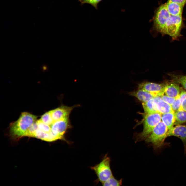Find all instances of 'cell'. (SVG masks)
<instances>
[{
    "label": "cell",
    "instance_id": "cell-1",
    "mask_svg": "<svg viewBox=\"0 0 186 186\" xmlns=\"http://www.w3.org/2000/svg\"><path fill=\"white\" fill-rule=\"evenodd\" d=\"M37 117L27 112H22L19 119L12 123L10 132L13 137L18 139L24 137L29 127L36 121Z\"/></svg>",
    "mask_w": 186,
    "mask_h": 186
},
{
    "label": "cell",
    "instance_id": "cell-2",
    "mask_svg": "<svg viewBox=\"0 0 186 186\" xmlns=\"http://www.w3.org/2000/svg\"><path fill=\"white\" fill-rule=\"evenodd\" d=\"M168 131L167 127L161 121L155 127L144 141L151 144L155 149H159L164 145L165 141L168 137Z\"/></svg>",
    "mask_w": 186,
    "mask_h": 186
},
{
    "label": "cell",
    "instance_id": "cell-3",
    "mask_svg": "<svg viewBox=\"0 0 186 186\" xmlns=\"http://www.w3.org/2000/svg\"><path fill=\"white\" fill-rule=\"evenodd\" d=\"M162 114L159 112L145 114L142 131L137 135L136 142L145 140L155 127L161 120Z\"/></svg>",
    "mask_w": 186,
    "mask_h": 186
},
{
    "label": "cell",
    "instance_id": "cell-4",
    "mask_svg": "<svg viewBox=\"0 0 186 186\" xmlns=\"http://www.w3.org/2000/svg\"><path fill=\"white\" fill-rule=\"evenodd\" d=\"M182 15L171 16L167 23L162 35L167 34L174 39L180 37V32L184 26Z\"/></svg>",
    "mask_w": 186,
    "mask_h": 186
},
{
    "label": "cell",
    "instance_id": "cell-5",
    "mask_svg": "<svg viewBox=\"0 0 186 186\" xmlns=\"http://www.w3.org/2000/svg\"><path fill=\"white\" fill-rule=\"evenodd\" d=\"M170 16L165 3L161 4L155 12L153 20L154 29L162 34Z\"/></svg>",
    "mask_w": 186,
    "mask_h": 186
},
{
    "label": "cell",
    "instance_id": "cell-6",
    "mask_svg": "<svg viewBox=\"0 0 186 186\" xmlns=\"http://www.w3.org/2000/svg\"><path fill=\"white\" fill-rule=\"evenodd\" d=\"M110 158L105 156L102 160L91 168L96 173L98 180L103 183L113 176L110 167Z\"/></svg>",
    "mask_w": 186,
    "mask_h": 186
},
{
    "label": "cell",
    "instance_id": "cell-7",
    "mask_svg": "<svg viewBox=\"0 0 186 186\" xmlns=\"http://www.w3.org/2000/svg\"><path fill=\"white\" fill-rule=\"evenodd\" d=\"M50 126L52 132L61 140L66 141L64 135L71 127L68 117L54 121Z\"/></svg>",
    "mask_w": 186,
    "mask_h": 186
},
{
    "label": "cell",
    "instance_id": "cell-8",
    "mask_svg": "<svg viewBox=\"0 0 186 186\" xmlns=\"http://www.w3.org/2000/svg\"><path fill=\"white\" fill-rule=\"evenodd\" d=\"M165 84L145 82L139 84L138 89H143L152 94L155 97L164 94Z\"/></svg>",
    "mask_w": 186,
    "mask_h": 186
},
{
    "label": "cell",
    "instance_id": "cell-9",
    "mask_svg": "<svg viewBox=\"0 0 186 186\" xmlns=\"http://www.w3.org/2000/svg\"><path fill=\"white\" fill-rule=\"evenodd\" d=\"M171 136L177 137L181 140L186 153V125H177L168 130V137Z\"/></svg>",
    "mask_w": 186,
    "mask_h": 186
},
{
    "label": "cell",
    "instance_id": "cell-10",
    "mask_svg": "<svg viewBox=\"0 0 186 186\" xmlns=\"http://www.w3.org/2000/svg\"><path fill=\"white\" fill-rule=\"evenodd\" d=\"M74 107V106L69 107L62 106L49 112L54 122L68 117L71 111Z\"/></svg>",
    "mask_w": 186,
    "mask_h": 186
},
{
    "label": "cell",
    "instance_id": "cell-11",
    "mask_svg": "<svg viewBox=\"0 0 186 186\" xmlns=\"http://www.w3.org/2000/svg\"><path fill=\"white\" fill-rule=\"evenodd\" d=\"M154 99L156 109L158 112L161 114L174 112L171 105L164 101L160 96H156Z\"/></svg>",
    "mask_w": 186,
    "mask_h": 186
},
{
    "label": "cell",
    "instance_id": "cell-12",
    "mask_svg": "<svg viewBox=\"0 0 186 186\" xmlns=\"http://www.w3.org/2000/svg\"><path fill=\"white\" fill-rule=\"evenodd\" d=\"M180 88L179 85L175 83L165 84L164 93L168 96L175 98H179Z\"/></svg>",
    "mask_w": 186,
    "mask_h": 186
},
{
    "label": "cell",
    "instance_id": "cell-13",
    "mask_svg": "<svg viewBox=\"0 0 186 186\" xmlns=\"http://www.w3.org/2000/svg\"><path fill=\"white\" fill-rule=\"evenodd\" d=\"M165 3L171 15L173 16L182 15L184 6L175 2L168 1Z\"/></svg>",
    "mask_w": 186,
    "mask_h": 186
},
{
    "label": "cell",
    "instance_id": "cell-14",
    "mask_svg": "<svg viewBox=\"0 0 186 186\" xmlns=\"http://www.w3.org/2000/svg\"><path fill=\"white\" fill-rule=\"evenodd\" d=\"M130 92V95L136 98L143 102H146L154 98L155 97L150 93L142 89Z\"/></svg>",
    "mask_w": 186,
    "mask_h": 186
},
{
    "label": "cell",
    "instance_id": "cell-15",
    "mask_svg": "<svg viewBox=\"0 0 186 186\" xmlns=\"http://www.w3.org/2000/svg\"><path fill=\"white\" fill-rule=\"evenodd\" d=\"M174 112H170L162 114V122L168 127V130L173 127L175 120Z\"/></svg>",
    "mask_w": 186,
    "mask_h": 186
},
{
    "label": "cell",
    "instance_id": "cell-16",
    "mask_svg": "<svg viewBox=\"0 0 186 186\" xmlns=\"http://www.w3.org/2000/svg\"><path fill=\"white\" fill-rule=\"evenodd\" d=\"M142 105L145 114L158 112L156 109L154 98L146 102H143Z\"/></svg>",
    "mask_w": 186,
    "mask_h": 186
},
{
    "label": "cell",
    "instance_id": "cell-17",
    "mask_svg": "<svg viewBox=\"0 0 186 186\" xmlns=\"http://www.w3.org/2000/svg\"><path fill=\"white\" fill-rule=\"evenodd\" d=\"M175 121L174 125H180L186 122V111L177 110L174 112Z\"/></svg>",
    "mask_w": 186,
    "mask_h": 186
},
{
    "label": "cell",
    "instance_id": "cell-18",
    "mask_svg": "<svg viewBox=\"0 0 186 186\" xmlns=\"http://www.w3.org/2000/svg\"><path fill=\"white\" fill-rule=\"evenodd\" d=\"M122 179L117 180L113 175L102 184L104 186H120L122 185Z\"/></svg>",
    "mask_w": 186,
    "mask_h": 186
},
{
    "label": "cell",
    "instance_id": "cell-19",
    "mask_svg": "<svg viewBox=\"0 0 186 186\" xmlns=\"http://www.w3.org/2000/svg\"><path fill=\"white\" fill-rule=\"evenodd\" d=\"M169 75L174 82L181 84L186 89V75H176L172 74H169Z\"/></svg>",
    "mask_w": 186,
    "mask_h": 186
},
{
    "label": "cell",
    "instance_id": "cell-20",
    "mask_svg": "<svg viewBox=\"0 0 186 186\" xmlns=\"http://www.w3.org/2000/svg\"><path fill=\"white\" fill-rule=\"evenodd\" d=\"M49 133L44 132L38 129L34 133L33 137L48 141L49 136Z\"/></svg>",
    "mask_w": 186,
    "mask_h": 186
},
{
    "label": "cell",
    "instance_id": "cell-21",
    "mask_svg": "<svg viewBox=\"0 0 186 186\" xmlns=\"http://www.w3.org/2000/svg\"><path fill=\"white\" fill-rule=\"evenodd\" d=\"M40 119L45 123L50 126L53 122L49 111L42 115Z\"/></svg>",
    "mask_w": 186,
    "mask_h": 186
},
{
    "label": "cell",
    "instance_id": "cell-22",
    "mask_svg": "<svg viewBox=\"0 0 186 186\" xmlns=\"http://www.w3.org/2000/svg\"><path fill=\"white\" fill-rule=\"evenodd\" d=\"M36 122L40 130L47 133L51 131L50 126L45 123L40 119L36 121Z\"/></svg>",
    "mask_w": 186,
    "mask_h": 186
},
{
    "label": "cell",
    "instance_id": "cell-23",
    "mask_svg": "<svg viewBox=\"0 0 186 186\" xmlns=\"http://www.w3.org/2000/svg\"><path fill=\"white\" fill-rule=\"evenodd\" d=\"M38 129V128L36 121L28 128L25 134L24 137H33L34 133Z\"/></svg>",
    "mask_w": 186,
    "mask_h": 186
},
{
    "label": "cell",
    "instance_id": "cell-24",
    "mask_svg": "<svg viewBox=\"0 0 186 186\" xmlns=\"http://www.w3.org/2000/svg\"><path fill=\"white\" fill-rule=\"evenodd\" d=\"M102 0H78L82 5L87 3L90 4L96 9H97L98 4Z\"/></svg>",
    "mask_w": 186,
    "mask_h": 186
},
{
    "label": "cell",
    "instance_id": "cell-25",
    "mask_svg": "<svg viewBox=\"0 0 186 186\" xmlns=\"http://www.w3.org/2000/svg\"><path fill=\"white\" fill-rule=\"evenodd\" d=\"M182 102L179 98H176L171 105L174 112L179 110L181 107Z\"/></svg>",
    "mask_w": 186,
    "mask_h": 186
},
{
    "label": "cell",
    "instance_id": "cell-26",
    "mask_svg": "<svg viewBox=\"0 0 186 186\" xmlns=\"http://www.w3.org/2000/svg\"><path fill=\"white\" fill-rule=\"evenodd\" d=\"M160 96L164 101L171 105L176 99L175 98L169 97L166 94L164 95V93Z\"/></svg>",
    "mask_w": 186,
    "mask_h": 186
},
{
    "label": "cell",
    "instance_id": "cell-27",
    "mask_svg": "<svg viewBox=\"0 0 186 186\" xmlns=\"http://www.w3.org/2000/svg\"><path fill=\"white\" fill-rule=\"evenodd\" d=\"M179 110H183L186 111V98L182 101L181 107Z\"/></svg>",
    "mask_w": 186,
    "mask_h": 186
},
{
    "label": "cell",
    "instance_id": "cell-28",
    "mask_svg": "<svg viewBox=\"0 0 186 186\" xmlns=\"http://www.w3.org/2000/svg\"><path fill=\"white\" fill-rule=\"evenodd\" d=\"M167 1L175 2L184 6L186 4V0H168Z\"/></svg>",
    "mask_w": 186,
    "mask_h": 186
},
{
    "label": "cell",
    "instance_id": "cell-29",
    "mask_svg": "<svg viewBox=\"0 0 186 186\" xmlns=\"http://www.w3.org/2000/svg\"><path fill=\"white\" fill-rule=\"evenodd\" d=\"M185 98H186V92L184 91H181L179 95V98L181 102Z\"/></svg>",
    "mask_w": 186,
    "mask_h": 186
},
{
    "label": "cell",
    "instance_id": "cell-30",
    "mask_svg": "<svg viewBox=\"0 0 186 186\" xmlns=\"http://www.w3.org/2000/svg\"><path fill=\"white\" fill-rule=\"evenodd\" d=\"M42 69L43 71H45L48 69V67L45 65H44L42 66Z\"/></svg>",
    "mask_w": 186,
    "mask_h": 186
}]
</instances>
